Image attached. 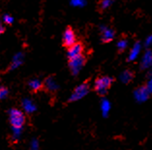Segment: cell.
<instances>
[{
	"label": "cell",
	"instance_id": "obj_1",
	"mask_svg": "<svg viewBox=\"0 0 152 150\" xmlns=\"http://www.w3.org/2000/svg\"><path fill=\"white\" fill-rule=\"evenodd\" d=\"M9 120L12 127L23 128L25 123V116L21 110L18 108H12L9 111Z\"/></svg>",
	"mask_w": 152,
	"mask_h": 150
},
{
	"label": "cell",
	"instance_id": "obj_2",
	"mask_svg": "<svg viewBox=\"0 0 152 150\" xmlns=\"http://www.w3.org/2000/svg\"><path fill=\"white\" fill-rule=\"evenodd\" d=\"M113 80L110 77H100L96 80L94 83V88L96 92L100 95H105L107 90L113 84Z\"/></svg>",
	"mask_w": 152,
	"mask_h": 150
},
{
	"label": "cell",
	"instance_id": "obj_3",
	"mask_svg": "<svg viewBox=\"0 0 152 150\" xmlns=\"http://www.w3.org/2000/svg\"><path fill=\"white\" fill-rule=\"evenodd\" d=\"M88 92H89V86H88L87 83L80 84L73 91L69 100L71 101V102H77V101L83 99V97L86 96L88 94Z\"/></svg>",
	"mask_w": 152,
	"mask_h": 150
},
{
	"label": "cell",
	"instance_id": "obj_4",
	"mask_svg": "<svg viewBox=\"0 0 152 150\" xmlns=\"http://www.w3.org/2000/svg\"><path fill=\"white\" fill-rule=\"evenodd\" d=\"M85 64V57L83 55L77 56V57L69 59V67L70 70L73 75L77 76V74L80 72V70L83 69V67Z\"/></svg>",
	"mask_w": 152,
	"mask_h": 150
},
{
	"label": "cell",
	"instance_id": "obj_5",
	"mask_svg": "<svg viewBox=\"0 0 152 150\" xmlns=\"http://www.w3.org/2000/svg\"><path fill=\"white\" fill-rule=\"evenodd\" d=\"M62 41H63V45L65 47H71L72 45H74L75 43H77V37L75 34V31L71 28V27H68L66 28V30L63 33V37H62Z\"/></svg>",
	"mask_w": 152,
	"mask_h": 150
},
{
	"label": "cell",
	"instance_id": "obj_6",
	"mask_svg": "<svg viewBox=\"0 0 152 150\" xmlns=\"http://www.w3.org/2000/svg\"><path fill=\"white\" fill-rule=\"evenodd\" d=\"M149 95H150V92L147 90L145 85L140 86V87H139L138 89H136L135 92H134L135 99H136L137 102H139V103L145 102V101L149 98Z\"/></svg>",
	"mask_w": 152,
	"mask_h": 150
},
{
	"label": "cell",
	"instance_id": "obj_7",
	"mask_svg": "<svg viewBox=\"0 0 152 150\" xmlns=\"http://www.w3.org/2000/svg\"><path fill=\"white\" fill-rule=\"evenodd\" d=\"M83 46L80 43H75L72 45L71 47L68 48V51H67V55L69 59L77 57V56L83 55Z\"/></svg>",
	"mask_w": 152,
	"mask_h": 150
},
{
	"label": "cell",
	"instance_id": "obj_8",
	"mask_svg": "<svg viewBox=\"0 0 152 150\" xmlns=\"http://www.w3.org/2000/svg\"><path fill=\"white\" fill-rule=\"evenodd\" d=\"M102 34V41L104 43H109L114 38V31L107 26H101L100 27Z\"/></svg>",
	"mask_w": 152,
	"mask_h": 150
},
{
	"label": "cell",
	"instance_id": "obj_9",
	"mask_svg": "<svg viewBox=\"0 0 152 150\" xmlns=\"http://www.w3.org/2000/svg\"><path fill=\"white\" fill-rule=\"evenodd\" d=\"M152 64V54L151 50H147L145 51V53L142 56V62H140V68L142 69H148L150 68V66Z\"/></svg>",
	"mask_w": 152,
	"mask_h": 150
},
{
	"label": "cell",
	"instance_id": "obj_10",
	"mask_svg": "<svg viewBox=\"0 0 152 150\" xmlns=\"http://www.w3.org/2000/svg\"><path fill=\"white\" fill-rule=\"evenodd\" d=\"M21 106H23V110L25 112H27V113H33L37 110L36 105L30 99H23V103H21Z\"/></svg>",
	"mask_w": 152,
	"mask_h": 150
},
{
	"label": "cell",
	"instance_id": "obj_11",
	"mask_svg": "<svg viewBox=\"0 0 152 150\" xmlns=\"http://www.w3.org/2000/svg\"><path fill=\"white\" fill-rule=\"evenodd\" d=\"M140 50H142V45L140 43H136L134 45V47L132 48V50H130V53L128 56L129 61H135V60L139 57Z\"/></svg>",
	"mask_w": 152,
	"mask_h": 150
},
{
	"label": "cell",
	"instance_id": "obj_12",
	"mask_svg": "<svg viewBox=\"0 0 152 150\" xmlns=\"http://www.w3.org/2000/svg\"><path fill=\"white\" fill-rule=\"evenodd\" d=\"M23 62V54L21 52H18L16 55L14 56L13 59H12V63H11V66H10V70H15L18 68Z\"/></svg>",
	"mask_w": 152,
	"mask_h": 150
},
{
	"label": "cell",
	"instance_id": "obj_13",
	"mask_svg": "<svg viewBox=\"0 0 152 150\" xmlns=\"http://www.w3.org/2000/svg\"><path fill=\"white\" fill-rule=\"evenodd\" d=\"M45 87L49 90V91L54 92L58 89L59 86H58V83L56 82V80H55L53 77H50L45 80Z\"/></svg>",
	"mask_w": 152,
	"mask_h": 150
},
{
	"label": "cell",
	"instance_id": "obj_14",
	"mask_svg": "<svg viewBox=\"0 0 152 150\" xmlns=\"http://www.w3.org/2000/svg\"><path fill=\"white\" fill-rule=\"evenodd\" d=\"M100 108H101V111L104 117H107L109 115L110 108H112V105H110V101L107 99H103L101 101V105H100Z\"/></svg>",
	"mask_w": 152,
	"mask_h": 150
},
{
	"label": "cell",
	"instance_id": "obj_15",
	"mask_svg": "<svg viewBox=\"0 0 152 150\" xmlns=\"http://www.w3.org/2000/svg\"><path fill=\"white\" fill-rule=\"evenodd\" d=\"M133 77H134V75H133L131 71L126 70L120 75V80L123 83H128V82H130L133 80Z\"/></svg>",
	"mask_w": 152,
	"mask_h": 150
},
{
	"label": "cell",
	"instance_id": "obj_16",
	"mask_svg": "<svg viewBox=\"0 0 152 150\" xmlns=\"http://www.w3.org/2000/svg\"><path fill=\"white\" fill-rule=\"evenodd\" d=\"M29 87H30L31 90H33V91H38V90H40L41 88H42V81H41L40 80H38V78H34V80H31L30 81H29Z\"/></svg>",
	"mask_w": 152,
	"mask_h": 150
},
{
	"label": "cell",
	"instance_id": "obj_17",
	"mask_svg": "<svg viewBox=\"0 0 152 150\" xmlns=\"http://www.w3.org/2000/svg\"><path fill=\"white\" fill-rule=\"evenodd\" d=\"M23 133V128H18V127H12V138L13 140H20Z\"/></svg>",
	"mask_w": 152,
	"mask_h": 150
},
{
	"label": "cell",
	"instance_id": "obj_18",
	"mask_svg": "<svg viewBox=\"0 0 152 150\" xmlns=\"http://www.w3.org/2000/svg\"><path fill=\"white\" fill-rule=\"evenodd\" d=\"M128 46V42L127 40H124V39H121L117 42V48L119 51H123L126 50V48Z\"/></svg>",
	"mask_w": 152,
	"mask_h": 150
},
{
	"label": "cell",
	"instance_id": "obj_19",
	"mask_svg": "<svg viewBox=\"0 0 152 150\" xmlns=\"http://www.w3.org/2000/svg\"><path fill=\"white\" fill-rule=\"evenodd\" d=\"M86 4L85 0H71V5L74 7H83Z\"/></svg>",
	"mask_w": 152,
	"mask_h": 150
},
{
	"label": "cell",
	"instance_id": "obj_20",
	"mask_svg": "<svg viewBox=\"0 0 152 150\" xmlns=\"http://www.w3.org/2000/svg\"><path fill=\"white\" fill-rule=\"evenodd\" d=\"M112 4H113V0H103V1L100 3V7H101V9L106 10Z\"/></svg>",
	"mask_w": 152,
	"mask_h": 150
},
{
	"label": "cell",
	"instance_id": "obj_21",
	"mask_svg": "<svg viewBox=\"0 0 152 150\" xmlns=\"http://www.w3.org/2000/svg\"><path fill=\"white\" fill-rule=\"evenodd\" d=\"M8 94H9L8 89H7L6 87H1V86H0V100H3V99L7 98Z\"/></svg>",
	"mask_w": 152,
	"mask_h": 150
},
{
	"label": "cell",
	"instance_id": "obj_22",
	"mask_svg": "<svg viewBox=\"0 0 152 150\" xmlns=\"http://www.w3.org/2000/svg\"><path fill=\"white\" fill-rule=\"evenodd\" d=\"M39 141L36 138H33L30 142V150H39Z\"/></svg>",
	"mask_w": 152,
	"mask_h": 150
},
{
	"label": "cell",
	"instance_id": "obj_23",
	"mask_svg": "<svg viewBox=\"0 0 152 150\" xmlns=\"http://www.w3.org/2000/svg\"><path fill=\"white\" fill-rule=\"evenodd\" d=\"M3 22L6 24H12L14 22V18L11 17L10 15H4V17H3Z\"/></svg>",
	"mask_w": 152,
	"mask_h": 150
},
{
	"label": "cell",
	"instance_id": "obj_24",
	"mask_svg": "<svg viewBox=\"0 0 152 150\" xmlns=\"http://www.w3.org/2000/svg\"><path fill=\"white\" fill-rule=\"evenodd\" d=\"M151 43H152V37L151 36H148L147 39L145 40V42H144V46H145L146 48H149Z\"/></svg>",
	"mask_w": 152,
	"mask_h": 150
},
{
	"label": "cell",
	"instance_id": "obj_25",
	"mask_svg": "<svg viewBox=\"0 0 152 150\" xmlns=\"http://www.w3.org/2000/svg\"><path fill=\"white\" fill-rule=\"evenodd\" d=\"M145 87L147 88L148 91H149V92L151 93V91H152V80H151V78H149V80H148L147 83H146V85H145Z\"/></svg>",
	"mask_w": 152,
	"mask_h": 150
},
{
	"label": "cell",
	"instance_id": "obj_26",
	"mask_svg": "<svg viewBox=\"0 0 152 150\" xmlns=\"http://www.w3.org/2000/svg\"><path fill=\"white\" fill-rule=\"evenodd\" d=\"M5 31V27H4V24H3V22L0 20V34H2L3 32Z\"/></svg>",
	"mask_w": 152,
	"mask_h": 150
}]
</instances>
